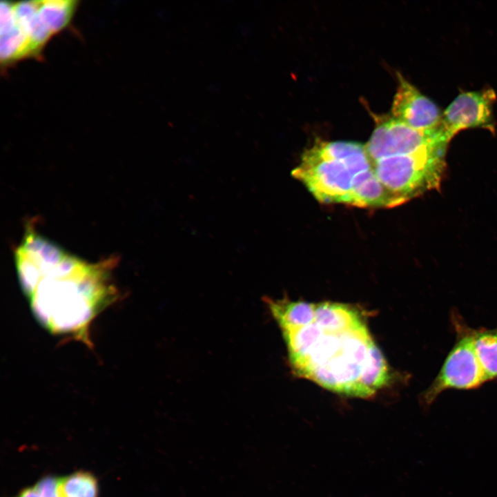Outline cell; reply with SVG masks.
Wrapping results in <instances>:
<instances>
[{
  "label": "cell",
  "instance_id": "6da1fadb",
  "mask_svg": "<svg viewBox=\"0 0 497 497\" xmlns=\"http://www.w3.org/2000/svg\"><path fill=\"white\" fill-rule=\"evenodd\" d=\"M280 329L293 373L332 392L367 398L391 371L359 311L349 304L264 298Z\"/></svg>",
  "mask_w": 497,
  "mask_h": 497
},
{
  "label": "cell",
  "instance_id": "30bf717a",
  "mask_svg": "<svg viewBox=\"0 0 497 497\" xmlns=\"http://www.w3.org/2000/svg\"><path fill=\"white\" fill-rule=\"evenodd\" d=\"M59 494L61 497H98V480L90 471H76L60 477Z\"/></svg>",
  "mask_w": 497,
  "mask_h": 497
},
{
  "label": "cell",
  "instance_id": "5b68a950",
  "mask_svg": "<svg viewBox=\"0 0 497 497\" xmlns=\"http://www.w3.org/2000/svg\"><path fill=\"white\" fill-rule=\"evenodd\" d=\"M451 322L456 342L448 353L438 373L421 396L422 403L430 406L446 390H471L487 382L475 352L472 328L453 311Z\"/></svg>",
  "mask_w": 497,
  "mask_h": 497
},
{
  "label": "cell",
  "instance_id": "7c38bea8",
  "mask_svg": "<svg viewBox=\"0 0 497 497\" xmlns=\"http://www.w3.org/2000/svg\"><path fill=\"white\" fill-rule=\"evenodd\" d=\"M14 497H41L35 485L22 489Z\"/></svg>",
  "mask_w": 497,
  "mask_h": 497
},
{
  "label": "cell",
  "instance_id": "9c48e42d",
  "mask_svg": "<svg viewBox=\"0 0 497 497\" xmlns=\"http://www.w3.org/2000/svg\"><path fill=\"white\" fill-rule=\"evenodd\" d=\"M472 336L487 382L497 380V326L492 329L472 328Z\"/></svg>",
  "mask_w": 497,
  "mask_h": 497
},
{
  "label": "cell",
  "instance_id": "ba28073f",
  "mask_svg": "<svg viewBox=\"0 0 497 497\" xmlns=\"http://www.w3.org/2000/svg\"><path fill=\"white\" fill-rule=\"evenodd\" d=\"M393 97L391 116L418 130H429L438 128L442 114L437 105L422 95L400 74Z\"/></svg>",
  "mask_w": 497,
  "mask_h": 497
},
{
  "label": "cell",
  "instance_id": "8992f818",
  "mask_svg": "<svg viewBox=\"0 0 497 497\" xmlns=\"http://www.w3.org/2000/svg\"><path fill=\"white\" fill-rule=\"evenodd\" d=\"M440 143L449 144V141L439 126L434 130H418L388 115L379 119L365 148L371 162H373L411 153Z\"/></svg>",
  "mask_w": 497,
  "mask_h": 497
},
{
  "label": "cell",
  "instance_id": "3957f363",
  "mask_svg": "<svg viewBox=\"0 0 497 497\" xmlns=\"http://www.w3.org/2000/svg\"><path fill=\"white\" fill-rule=\"evenodd\" d=\"M320 202L358 207H393L391 195L377 178L365 145L318 140L292 170Z\"/></svg>",
  "mask_w": 497,
  "mask_h": 497
},
{
  "label": "cell",
  "instance_id": "277c9868",
  "mask_svg": "<svg viewBox=\"0 0 497 497\" xmlns=\"http://www.w3.org/2000/svg\"><path fill=\"white\" fill-rule=\"evenodd\" d=\"M448 144L440 143L371 162L377 178L396 206L440 186Z\"/></svg>",
  "mask_w": 497,
  "mask_h": 497
},
{
  "label": "cell",
  "instance_id": "7a4b0ae2",
  "mask_svg": "<svg viewBox=\"0 0 497 497\" xmlns=\"http://www.w3.org/2000/svg\"><path fill=\"white\" fill-rule=\"evenodd\" d=\"M14 256L19 282L39 323L51 333L89 344L92 322L117 298L111 260L90 263L32 230Z\"/></svg>",
  "mask_w": 497,
  "mask_h": 497
},
{
  "label": "cell",
  "instance_id": "8fae6325",
  "mask_svg": "<svg viewBox=\"0 0 497 497\" xmlns=\"http://www.w3.org/2000/svg\"><path fill=\"white\" fill-rule=\"evenodd\" d=\"M60 477L45 475L34 485L41 497H61L59 494Z\"/></svg>",
  "mask_w": 497,
  "mask_h": 497
},
{
  "label": "cell",
  "instance_id": "52a82bcc",
  "mask_svg": "<svg viewBox=\"0 0 497 497\" xmlns=\"http://www.w3.org/2000/svg\"><path fill=\"white\" fill-rule=\"evenodd\" d=\"M496 96L492 89L459 95L442 113L439 128L450 142L462 130L484 128L492 132V108Z\"/></svg>",
  "mask_w": 497,
  "mask_h": 497
}]
</instances>
